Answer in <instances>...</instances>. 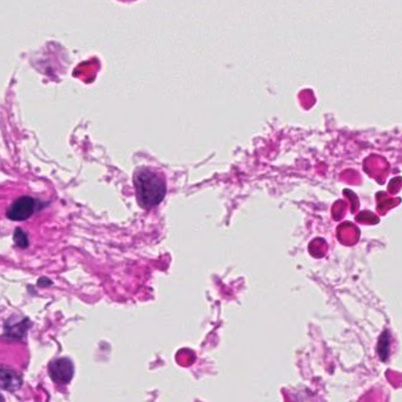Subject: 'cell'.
Here are the masks:
<instances>
[{
  "label": "cell",
  "mask_w": 402,
  "mask_h": 402,
  "mask_svg": "<svg viewBox=\"0 0 402 402\" xmlns=\"http://www.w3.org/2000/svg\"><path fill=\"white\" fill-rule=\"evenodd\" d=\"M137 201L145 209H151L160 204L165 193L166 183L163 175L149 168L138 169L133 176Z\"/></svg>",
  "instance_id": "cell-1"
},
{
  "label": "cell",
  "mask_w": 402,
  "mask_h": 402,
  "mask_svg": "<svg viewBox=\"0 0 402 402\" xmlns=\"http://www.w3.org/2000/svg\"><path fill=\"white\" fill-rule=\"evenodd\" d=\"M38 209V201L31 196H21L8 207L6 216L12 221H25L31 218Z\"/></svg>",
  "instance_id": "cell-2"
},
{
  "label": "cell",
  "mask_w": 402,
  "mask_h": 402,
  "mask_svg": "<svg viewBox=\"0 0 402 402\" xmlns=\"http://www.w3.org/2000/svg\"><path fill=\"white\" fill-rule=\"evenodd\" d=\"M50 376L52 378L53 381L61 385H66L71 381L73 376V362L68 358H59L51 363L50 366Z\"/></svg>",
  "instance_id": "cell-3"
},
{
  "label": "cell",
  "mask_w": 402,
  "mask_h": 402,
  "mask_svg": "<svg viewBox=\"0 0 402 402\" xmlns=\"http://www.w3.org/2000/svg\"><path fill=\"white\" fill-rule=\"evenodd\" d=\"M21 385V379L11 370H0V388L16 390Z\"/></svg>",
  "instance_id": "cell-4"
},
{
  "label": "cell",
  "mask_w": 402,
  "mask_h": 402,
  "mask_svg": "<svg viewBox=\"0 0 402 402\" xmlns=\"http://www.w3.org/2000/svg\"><path fill=\"white\" fill-rule=\"evenodd\" d=\"M15 242H16L17 246H28V238H26V235H25L23 231H19V230H17L16 235H15Z\"/></svg>",
  "instance_id": "cell-5"
}]
</instances>
